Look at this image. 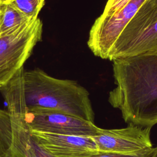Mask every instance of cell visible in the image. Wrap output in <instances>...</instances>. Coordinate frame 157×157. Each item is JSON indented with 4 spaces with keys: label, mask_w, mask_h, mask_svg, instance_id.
I'll return each instance as SVG.
<instances>
[{
    "label": "cell",
    "mask_w": 157,
    "mask_h": 157,
    "mask_svg": "<svg viewBox=\"0 0 157 157\" xmlns=\"http://www.w3.org/2000/svg\"><path fill=\"white\" fill-rule=\"evenodd\" d=\"M115 86L108 101L128 124L151 128L157 124V53L112 61Z\"/></svg>",
    "instance_id": "1"
},
{
    "label": "cell",
    "mask_w": 157,
    "mask_h": 157,
    "mask_svg": "<svg viewBox=\"0 0 157 157\" xmlns=\"http://www.w3.org/2000/svg\"><path fill=\"white\" fill-rule=\"evenodd\" d=\"M23 91L28 109L56 110L94 123L89 92L76 81L53 77L38 68L24 71Z\"/></svg>",
    "instance_id": "2"
},
{
    "label": "cell",
    "mask_w": 157,
    "mask_h": 157,
    "mask_svg": "<svg viewBox=\"0 0 157 157\" xmlns=\"http://www.w3.org/2000/svg\"><path fill=\"white\" fill-rule=\"evenodd\" d=\"M157 53V0L145 4L124 28L109 60Z\"/></svg>",
    "instance_id": "3"
},
{
    "label": "cell",
    "mask_w": 157,
    "mask_h": 157,
    "mask_svg": "<svg viewBox=\"0 0 157 157\" xmlns=\"http://www.w3.org/2000/svg\"><path fill=\"white\" fill-rule=\"evenodd\" d=\"M0 91L7 104L9 124L17 146L26 157H55L38 144L25 120L27 107L24 97L23 74L18 72Z\"/></svg>",
    "instance_id": "4"
},
{
    "label": "cell",
    "mask_w": 157,
    "mask_h": 157,
    "mask_svg": "<svg viewBox=\"0 0 157 157\" xmlns=\"http://www.w3.org/2000/svg\"><path fill=\"white\" fill-rule=\"evenodd\" d=\"M42 34V23L37 18L26 28L0 37V88L23 67Z\"/></svg>",
    "instance_id": "5"
},
{
    "label": "cell",
    "mask_w": 157,
    "mask_h": 157,
    "mask_svg": "<svg viewBox=\"0 0 157 157\" xmlns=\"http://www.w3.org/2000/svg\"><path fill=\"white\" fill-rule=\"evenodd\" d=\"M148 0H129L118 12L99 15L89 31L87 45L98 57L109 59L113 47L128 22Z\"/></svg>",
    "instance_id": "6"
},
{
    "label": "cell",
    "mask_w": 157,
    "mask_h": 157,
    "mask_svg": "<svg viewBox=\"0 0 157 157\" xmlns=\"http://www.w3.org/2000/svg\"><path fill=\"white\" fill-rule=\"evenodd\" d=\"M25 118L31 131L86 137L98 136L102 131L94 123L50 109H27Z\"/></svg>",
    "instance_id": "7"
},
{
    "label": "cell",
    "mask_w": 157,
    "mask_h": 157,
    "mask_svg": "<svg viewBox=\"0 0 157 157\" xmlns=\"http://www.w3.org/2000/svg\"><path fill=\"white\" fill-rule=\"evenodd\" d=\"M151 129L129 124L123 128H102L99 135L91 137L99 152L142 155L154 148L150 137Z\"/></svg>",
    "instance_id": "8"
},
{
    "label": "cell",
    "mask_w": 157,
    "mask_h": 157,
    "mask_svg": "<svg viewBox=\"0 0 157 157\" xmlns=\"http://www.w3.org/2000/svg\"><path fill=\"white\" fill-rule=\"evenodd\" d=\"M31 133L38 144L55 157H91L99 152L91 137L36 131Z\"/></svg>",
    "instance_id": "9"
},
{
    "label": "cell",
    "mask_w": 157,
    "mask_h": 157,
    "mask_svg": "<svg viewBox=\"0 0 157 157\" xmlns=\"http://www.w3.org/2000/svg\"><path fill=\"white\" fill-rule=\"evenodd\" d=\"M34 21L23 15L6 0L2 1L0 5V37L23 29Z\"/></svg>",
    "instance_id": "10"
},
{
    "label": "cell",
    "mask_w": 157,
    "mask_h": 157,
    "mask_svg": "<svg viewBox=\"0 0 157 157\" xmlns=\"http://www.w3.org/2000/svg\"><path fill=\"white\" fill-rule=\"evenodd\" d=\"M0 157H26L12 136L7 110L0 109Z\"/></svg>",
    "instance_id": "11"
},
{
    "label": "cell",
    "mask_w": 157,
    "mask_h": 157,
    "mask_svg": "<svg viewBox=\"0 0 157 157\" xmlns=\"http://www.w3.org/2000/svg\"><path fill=\"white\" fill-rule=\"evenodd\" d=\"M12 7L31 20H36L45 0H6Z\"/></svg>",
    "instance_id": "12"
},
{
    "label": "cell",
    "mask_w": 157,
    "mask_h": 157,
    "mask_svg": "<svg viewBox=\"0 0 157 157\" xmlns=\"http://www.w3.org/2000/svg\"><path fill=\"white\" fill-rule=\"evenodd\" d=\"M129 1V0H108L101 15L109 16L118 12Z\"/></svg>",
    "instance_id": "13"
},
{
    "label": "cell",
    "mask_w": 157,
    "mask_h": 157,
    "mask_svg": "<svg viewBox=\"0 0 157 157\" xmlns=\"http://www.w3.org/2000/svg\"><path fill=\"white\" fill-rule=\"evenodd\" d=\"M154 148L144 154L142 155H123V154H119V153H110V152H99L98 153L94 155L91 157H151V155L153 154Z\"/></svg>",
    "instance_id": "14"
},
{
    "label": "cell",
    "mask_w": 157,
    "mask_h": 157,
    "mask_svg": "<svg viewBox=\"0 0 157 157\" xmlns=\"http://www.w3.org/2000/svg\"><path fill=\"white\" fill-rule=\"evenodd\" d=\"M151 157H157V147H154L153 154L151 155Z\"/></svg>",
    "instance_id": "15"
},
{
    "label": "cell",
    "mask_w": 157,
    "mask_h": 157,
    "mask_svg": "<svg viewBox=\"0 0 157 157\" xmlns=\"http://www.w3.org/2000/svg\"><path fill=\"white\" fill-rule=\"evenodd\" d=\"M2 1H3V0H0V5H1V2H2Z\"/></svg>",
    "instance_id": "16"
}]
</instances>
